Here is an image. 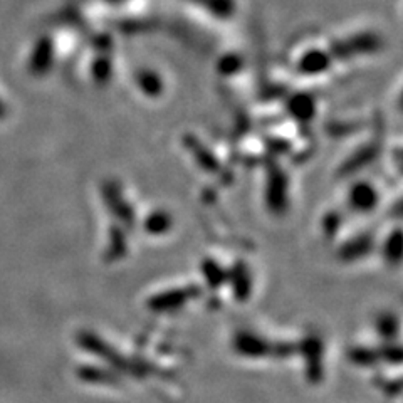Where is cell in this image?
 I'll return each instance as SVG.
<instances>
[{
	"instance_id": "obj_1",
	"label": "cell",
	"mask_w": 403,
	"mask_h": 403,
	"mask_svg": "<svg viewBox=\"0 0 403 403\" xmlns=\"http://www.w3.org/2000/svg\"><path fill=\"white\" fill-rule=\"evenodd\" d=\"M3 115V108H2V104H0V116Z\"/></svg>"
}]
</instances>
